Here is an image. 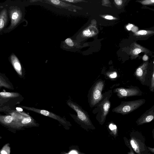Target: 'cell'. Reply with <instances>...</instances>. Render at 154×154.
Here are the masks:
<instances>
[{"label":"cell","mask_w":154,"mask_h":154,"mask_svg":"<svg viewBox=\"0 0 154 154\" xmlns=\"http://www.w3.org/2000/svg\"><path fill=\"white\" fill-rule=\"evenodd\" d=\"M129 142L134 152L137 154H151L145 143L142 134L137 131H133L130 134Z\"/></svg>","instance_id":"cell-1"},{"label":"cell","mask_w":154,"mask_h":154,"mask_svg":"<svg viewBox=\"0 0 154 154\" xmlns=\"http://www.w3.org/2000/svg\"><path fill=\"white\" fill-rule=\"evenodd\" d=\"M144 99L128 101H122L120 104L112 109V112L125 115L135 110L145 103Z\"/></svg>","instance_id":"cell-2"},{"label":"cell","mask_w":154,"mask_h":154,"mask_svg":"<svg viewBox=\"0 0 154 154\" xmlns=\"http://www.w3.org/2000/svg\"><path fill=\"white\" fill-rule=\"evenodd\" d=\"M97 108L95 109L97 110L96 118L100 124L102 125L105 122L111 106V103L109 100V97L104 95L103 99L95 106Z\"/></svg>","instance_id":"cell-3"},{"label":"cell","mask_w":154,"mask_h":154,"mask_svg":"<svg viewBox=\"0 0 154 154\" xmlns=\"http://www.w3.org/2000/svg\"><path fill=\"white\" fill-rule=\"evenodd\" d=\"M104 82L101 80H97L92 86L90 93L89 101L91 107L95 106L103 98L104 95L102 94L103 89Z\"/></svg>","instance_id":"cell-4"},{"label":"cell","mask_w":154,"mask_h":154,"mask_svg":"<svg viewBox=\"0 0 154 154\" xmlns=\"http://www.w3.org/2000/svg\"><path fill=\"white\" fill-rule=\"evenodd\" d=\"M68 105L77 113V117L80 121L82 122L93 129L95 128L92 125L87 112L81 107L75 103L68 100L67 103Z\"/></svg>","instance_id":"cell-5"},{"label":"cell","mask_w":154,"mask_h":154,"mask_svg":"<svg viewBox=\"0 0 154 154\" xmlns=\"http://www.w3.org/2000/svg\"><path fill=\"white\" fill-rule=\"evenodd\" d=\"M114 91L116 93L117 96L119 98L141 95L142 93L141 91L137 87L128 88H117L115 89Z\"/></svg>","instance_id":"cell-6"},{"label":"cell","mask_w":154,"mask_h":154,"mask_svg":"<svg viewBox=\"0 0 154 154\" xmlns=\"http://www.w3.org/2000/svg\"><path fill=\"white\" fill-rule=\"evenodd\" d=\"M154 118V106L146 111L136 121L137 125L151 122Z\"/></svg>","instance_id":"cell-7"},{"label":"cell","mask_w":154,"mask_h":154,"mask_svg":"<svg viewBox=\"0 0 154 154\" xmlns=\"http://www.w3.org/2000/svg\"><path fill=\"white\" fill-rule=\"evenodd\" d=\"M147 66V62H146L137 68L135 72V76L142 82H143L145 80Z\"/></svg>","instance_id":"cell-8"},{"label":"cell","mask_w":154,"mask_h":154,"mask_svg":"<svg viewBox=\"0 0 154 154\" xmlns=\"http://www.w3.org/2000/svg\"><path fill=\"white\" fill-rule=\"evenodd\" d=\"M31 110L38 114L57 119L62 122H64V120L60 116L47 110L36 108L32 109Z\"/></svg>","instance_id":"cell-9"},{"label":"cell","mask_w":154,"mask_h":154,"mask_svg":"<svg viewBox=\"0 0 154 154\" xmlns=\"http://www.w3.org/2000/svg\"><path fill=\"white\" fill-rule=\"evenodd\" d=\"M7 20L6 13L4 11L0 14V30L4 27Z\"/></svg>","instance_id":"cell-10"},{"label":"cell","mask_w":154,"mask_h":154,"mask_svg":"<svg viewBox=\"0 0 154 154\" xmlns=\"http://www.w3.org/2000/svg\"><path fill=\"white\" fill-rule=\"evenodd\" d=\"M20 17L19 12L16 11L12 12L11 15L12 23L13 24H15L19 20Z\"/></svg>","instance_id":"cell-11"},{"label":"cell","mask_w":154,"mask_h":154,"mask_svg":"<svg viewBox=\"0 0 154 154\" xmlns=\"http://www.w3.org/2000/svg\"><path fill=\"white\" fill-rule=\"evenodd\" d=\"M124 139L125 145L130 149V151L128 152V154H135L134 151L130 146L129 140L125 137H124Z\"/></svg>","instance_id":"cell-12"},{"label":"cell","mask_w":154,"mask_h":154,"mask_svg":"<svg viewBox=\"0 0 154 154\" xmlns=\"http://www.w3.org/2000/svg\"><path fill=\"white\" fill-rule=\"evenodd\" d=\"M109 128L114 135H116L117 128L115 125L112 123H111L109 125Z\"/></svg>","instance_id":"cell-13"},{"label":"cell","mask_w":154,"mask_h":154,"mask_svg":"<svg viewBox=\"0 0 154 154\" xmlns=\"http://www.w3.org/2000/svg\"><path fill=\"white\" fill-rule=\"evenodd\" d=\"M151 86L150 87V89L151 91L152 92L154 91V72H153L152 77L151 80Z\"/></svg>","instance_id":"cell-14"},{"label":"cell","mask_w":154,"mask_h":154,"mask_svg":"<svg viewBox=\"0 0 154 154\" xmlns=\"http://www.w3.org/2000/svg\"><path fill=\"white\" fill-rule=\"evenodd\" d=\"M143 51L142 50L139 48H136L134 49L132 51V53L134 55H137L140 52Z\"/></svg>","instance_id":"cell-15"},{"label":"cell","mask_w":154,"mask_h":154,"mask_svg":"<svg viewBox=\"0 0 154 154\" xmlns=\"http://www.w3.org/2000/svg\"><path fill=\"white\" fill-rule=\"evenodd\" d=\"M31 121V119L29 117H27L23 119L22 121L23 124H26L29 123Z\"/></svg>","instance_id":"cell-16"},{"label":"cell","mask_w":154,"mask_h":154,"mask_svg":"<svg viewBox=\"0 0 154 154\" xmlns=\"http://www.w3.org/2000/svg\"><path fill=\"white\" fill-rule=\"evenodd\" d=\"M65 42L66 44L70 46H72L74 45V43L69 38L66 39L65 40Z\"/></svg>","instance_id":"cell-17"},{"label":"cell","mask_w":154,"mask_h":154,"mask_svg":"<svg viewBox=\"0 0 154 154\" xmlns=\"http://www.w3.org/2000/svg\"><path fill=\"white\" fill-rule=\"evenodd\" d=\"M13 120L12 117L11 116H8L6 117L5 119V121L7 123H9Z\"/></svg>","instance_id":"cell-18"},{"label":"cell","mask_w":154,"mask_h":154,"mask_svg":"<svg viewBox=\"0 0 154 154\" xmlns=\"http://www.w3.org/2000/svg\"><path fill=\"white\" fill-rule=\"evenodd\" d=\"M154 2V0H145L144 1L142 2V3L144 5H149L153 3Z\"/></svg>","instance_id":"cell-19"},{"label":"cell","mask_w":154,"mask_h":154,"mask_svg":"<svg viewBox=\"0 0 154 154\" xmlns=\"http://www.w3.org/2000/svg\"><path fill=\"white\" fill-rule=\"evenodd\" d=\"M147 33V31H146V30H140L136 33V34L137 35H146Z\"/></svg>","instance_id":"cell-20"},{"label":"cell","mask_w":154,"mask_h":154,"mask_svg":"<svg viewBox=\"0 0 154 154\" xmlns=\"http://www.w3.org/2000/svg\"><path fill=\"white\" fill-rule=\"evenodd\" d=\"M0 94L2 96L4 97H8L11 96V94L9 92H2Z\"/></svg>","instance_id":"cell-21"},{"label":"cell","mask_w":154,"mask_h":154,"mask_svg":"<svg viewBox=\"0 0 154 154\" xmlns=\"http://www.w3.org/2000/svg\"><path fill=\"white\" fill-rule=\"evenodd\" d=\"M91 34L90 30L88 29H86L83 32V34L85 36H89Z\"/></svg>","instance_id":"cell-22"},{"label":"cell","mask_w":154,"mask_h":154,"mask_svg":"<svg viewBox=\"0 0 154 154\" xmlns=\"http://www.w3.org/2000/svg\"><path fill=\"white\" fill-rule=\"evenodd\" d=\"M109 76L110 78H115L117 76V73L115 72H113L110 74L109 75Z\"/></svg>","instance_id":"cell-23"},{"label":"cell","mask_w":154,"mask_h":154,"mask_svg":"<svg viewBox=\"0 0 154 154\" xmlns=\"http://www.w3.org/2000/svg\"><path fill=\"white\" fill-rule=\"evenodd\" d=\"M51 1L52 3L56 5H58L60 3V1L58 0H51Z\"/></svg>","instance_id":"cell-24"},{"label":"cell","mask_w":154,"mask_h":154,"mask_svg":"<svg viewBox=\"0 0 154 154\" xmlns=\"http://www.w3.org/2000/svg\"><path fill=\"white\" fill-rule=\"evenodd\" d=\"M115 2L118 5H121L122 2V1L121 0H115Z\"/></svg>","instance_id":"cell-25"},{"label":"cell","mask_w":154,"mask_h":154,"mask_svg":"<svg viewBox=\"0 0 154 154\" xmlns=\"http://www.w3.org/2000/svg\"><path fill=\"white\" fill-rule=\"evenodd\" d=\"M133 26V25L132 24H129L126 26V28L128 30H131Z\"/></svg>","instance_id":"cell-26"},{"label":"cell","mask_w":154,"mask_h":154,"mask_svg":"<svg viewBox=\"0 0 154 154\" xmlns=\"http://www.w3.org/2000/svg\"><path fill=\"white\" fill-rule=\"evenodd\" d=\"M105 18L106 19H108V20H112L114 18L112 16H109V15H107V16H106L105 17Z\"/></svg>","instance_id":"cell-27"},{"label":"cell","mask_w":154,"mask_h":154,"mask_svg":"<svg viewBox=\"0 0 154 154\" xmlns=\"http://www.w3.org/2000/svg\"><path fill=\"white\" fill-rule=\"evenodd\" d=\"M143 59L144 61H146L148 59V57L145 54L143 57Z\"/></svg>","instance_id":"cell-28"},{"label":"cell","mask_w":154,"mask_h":154,"mask_svg":"<svg viewBox=\"0 0 154 154\" xmlns=\"http://www.w3.org/2000/svg\"><path fill=\"white\" fill-rule=\"evenodd\" d=\"M147 148L148 150H149V151H150L151 152H152V153H154V148H152L151 147H149L147 146Z\"/></svg>","instance_id":"cell-29"},{"label":"cell","mask_w":154,"mask_h":154,"mask_svg":"<svg viewBox=\"0 0 154 154\" xmlns=\"http://www.w3.org/2000/svg\"><path fill=\"white\" fill-rule=\"evenodd\" d=\"M16 109L17 110L19 111H23V109L17 107V108H16Z\"/></svg>","instance_id":"cell-30"},{"label":"cell","mask_w":154,"mask_h":154,"mask_svg":"<svg viewBox=\"0 0 154 154\" xmlns=\"http://www.w3.org/2000/svg\"><path fill=\"white\" fill-rule=\"evenodd\" d=\"M69 154H77V153L75 151H72Z\"/></svg>","instance_id":"cell-31"},{"label":"cell","mask_w":154,"mask_h":154,"mask_svg":"<svg viewBox=\"0 0 154 154\" xmlns=\"http://www.w3.org/2000/svg\"><path fill=\"white\" fill-rule=\"evenodd\" d=\"M2 154H7V152H6L5 151L3 150L1 152Z\"/></svg>","instance_id":"cell-32"},{"label":"cell","mask_w":154,"mask_h":154,"mask_svg":"<svg viewBox=\"0 0 154 154\" xmlns=\"http://www.w3.org/2000/svg\"></svg>","instance_id":"cell-33"}]
</instances>
